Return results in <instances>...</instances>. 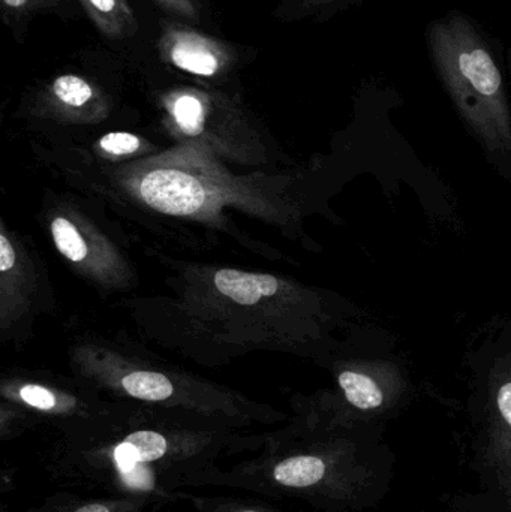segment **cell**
<instances>
[{
    "label": "cell",
    "instance_id": "7c38bea8",
    "mask_svg": "<svg viewBox=\"0 0 511 512\" xmlns=\"http://www.w3.org/2000/svg\"><path fill=\"white\" fill-rule=\"evenodd\" d=\"M101 147L111 155H128L137 152L140 140L135 135L126 132H111L101 138Z\"/></svg>",
    "mask_w": 511,
    "mask_h": 512
},
{
    "label": "cell",
    "instance_id": "ba28073f",
    "mask_svg": "<svg viewBox=\"0 0 511 512\" xmlns=\"http://www.w3.org/2000/svg\"><path fill=\"white\" fill-rule=\"evenodd\" d=\"M51 93L59 104L72 110H81L87 105L98 102V92L95 87L78 75H60L51 83Z\"/></svg>",
    "mask_w": 511,
    "mask_h": 512
},
{
    "label": "cell",
    "instance_id": "277c9868",
    "mask_svg": "<svg viewBox=\"0 0 511 512\" xmlns=\"http://www.w3.org/2000/svg\"><path fill=\"white\" fill-rule=\"evenodd\" d=\"M99 32L111 39L128 38L137 32V17L128 0H78Z\"/></svg>",
    "mask_w": 511,
    "mask_h": 512
},
{
    "label": "cell",
    "instance_id": "8992f818",
    "mask_svg": "<svg viewBox=\"0 0 511 512\" xmlns=\"http://www.w3.org/2000/svg\"><path fill=\"white\" fill-rule=\"evenodd\" d=\"M167 441L156 432H135L123 441L114 451L116 462L123 472L134 468L138 463L156 462L167 453Z\"/></svg>",
    "mask_w": 511,
    "mask_h": 512
},
{
    "label": "cell",
    "instance_id": "ffe728a7",
    "mask_svg": "<svg viewBox=\"0 0 511 512\" xmlns=\"http://www.w3.org/2000/svg\"><path fill=\"white\" fill-rule=\"evenodd\" d=\"M245 512H255V511H245Z\"/></svg>",
    "mask_w": 511,
    "mask_h": 512
},
{
    "label": "cell",
    "instance_id": "2e32d148",
    "mask_svg": "<svg viewBox=\"0 0 511 512\" xmlns=\"http://www.w3.org/2000/svg\"><path fill=\"white\" fill-rule=\"evenodd\" d=\"M497 403L504 420L511 426V381L506 382L498 391Z\"/></svg>",
    "mask_w": 511,
    "mask_h": 512
},
{
    "label": "cell",
    "instance_id": "7a4b0ae2",
    "mask_svg": "<svg viewBox=\"0 0 511 512\" xmlns=\"http://www.w3.org/2000/svg\"><path fill=\"white\" fill-rule=\"evenodd\" d=\"M158 51L168 65L198 77H216L236 62L231 45L176 23L162 24Z\"/></svg>",
    "mask_w": 511,
    "mask_h": 512
},
{
    "label": "cell",
    "instance_id": "8fae6325",
    "mask_svg": "<svg viewBox=\"0 0 511 512\" xmlns=\"http://www.w3.org/2000/svg\"><path fill=\"white\" fill-rule=\"evenodd\" d=\"M54 243L57 249L62 252L66 258L78 262L84 259L87 254L86 243L78 234L77 228L63 218H57L51 225Z\"/></svg>",
    "mask_w": 511,
    "mask_h": 512
},
{
    "label": "cell",
    "instance_id": "30bf717a",
    "mask_svg": "<svg viewBox=\"0 0 511 512\" xmlns=\"http://www.w3.org/2000/svg\"><path fill=\"white\" fill-rule=\"evenodd\" d=\"M122 385L129 396L149 402L168 399L174 391L170 379L156 372L129 373L123 378Z\"/></svg>",
    "mask_w": 511,
    "mask_h": 512
},
{
    "label": "cell",
    "instance_id": "6da1fadb",
    "mask_svg": "<svg viewBox=\"0 0 511 512\" xmlns=\"http://www.w3.org/2000/svg\"><path fill=\"white\" fill-rule=\"evenodd\" d=\"M426 44L461 119L492 152L511 155V108L494 50L473 18L447 12L426 30Z\"/></svg>",
    "mask_w": 511,
    "mask_h": 512
},
{
    "label": "cell",
    "instance_id": "52a82bcc",
    "mask_svg": "<svg viewBox=\"0 0 511 512\" xmlns=\"http://www.w3.org/2000/svg\"><path fill=\"white\" fill-rule=\"evenodd\" d=\"M324 474H326V465L323 460L314 456H299L279 463L273 472V477L282 486L303 489L323 480Z\"/></svg>",
    "mask_w": 511,
    "mask_h": 512
},
{
    "label": "cell",
    "instance_id": "5bb4252c",
    "mask_svg": "<svg viewBox=\"0 0 511 512\" xmlns=\"http://www.w3.org/2000/svg\"><path fill=\"white\" fill-rule=\"evenodd\" d=\"M20 397L27 405L42 409V411H48V409H53L56 406L53 393L45 390V388L38 387V385H26V387L21 388Z\"/></svg>",
    "mask_w": 511,
    "mask_h": 512
},
{
    "label": "cell",
    "instance_id": "4fadbf2b",
    "mask_svg": "<svg viewBox=\"0 0 511 512\" xmlns=\"http://www.w3.org/2000/svg\"><path fill=\"white\" fill-rule=\"evenodd\" d=\"M357 2L362 0H300L299 12L302 15L332 14Z\"/></svg>",
    "mask_w": 511,
    "mask_h": 512
},
{
    "label": "cell",
    "instance_id": "e0dca14e",
    "mask_svg": "<svg viewBox=\"0 0 511 512\" xmlns=\"http://www.w3.org/2000/svg\"><path fill=\"white\" fill-rule=\"evenodd\" d=\"M15 262L14 249L5 236H0V270H11Z\"/></svg>",
    "mask_w": 511,
    "mask_h": 512
},
{
    "label": "cell",
    "instance_id": "d6986e66",
    "mask_svg": "<svg viewBox=\"0 0 511 512\" xmlns=\"http://www.w3.org/2000/svg\"><path fill=\"white\" fill-rule=\"evenodd\" d=\"M74 512H110L105 505L101 504H92L87 505V507L80 508V510Z\"/></svg>",
    "mask_w": 511,
    "mask_h": 512
},
{
    "label": "cell",
    "instance_id": "5b68a950",
    "mask_svg": "<svg viewBox=\"0 0 511 512\" xmlns=\"http://www.w3.org/2000/svg\"><path fill=\"white\" fill-rule=\"evenodd\" d=\"M215 285L221 294L239 304H255L263 297L275 295L278 279L269 274L245 273L239 270H219L215 274Z\"/></svg>",
    "mask_w": 511,
    "mask_h": 512
},
{
    "label": "cell",
    "instance_id": "9a60e30c",
    "mask_svg": "<svg viewBox=\"0 0 511 512\" xmlns=\"http://www.w3.org/2000/svg\"><path fill=\"white\" fill-rule=\"evenodd\" d=\"M159 6L185 20L197 21L200 18L194 0H155Z\"/></svg>",
    "mask_w": 511,
    "mask_h": 512
},
{
    "label": "cell",
    "instance_id": "ac0fdd59",
    "mask_svg": "<svg viewBox=\"0 0 511 512\" xmlns=\"http://www.w3.org/2000/svg\"><path fill=\"white\" fill-rule=\"evenodd\" d=\"M2 2L6 9L21 11V9H27L29 6L36 5L39 0H2Z\"/></svg>",
    "mask_w": 511,
    "mask_h": 512
},
{
    "label": "cell",
    "instance_id": "9c48e42d",
    "mask_svg": "<svg viewBox=\"0 0 511 512\" xmlns=\"http://www.w3.org/2000/svg\"><path fill=\"white\" fill-rule=\"evenodd\" d=\"M339 385L344 390L345 397L356 408L375 409L381 406L384 397L374 379L356 372H342L339 375Z\"/></svg>",
    "mask_w": 511,
    "mask_h": 512
},
{
    "label": "cell",
    "instance_id": "3957f363",
    "mask_svg": "<svg viewBox=\"0 0 511 512\" xmlns=\"http://www.w3.org/2000/svg\"><path fill=\"white\" fill-rule=\"evenodd\" d=\"M144 201L165 215L186 216L203 206V186L195 177L176 170H156L141 182Z\"/></svg>",
    "mask_w": 511,
    "mask_h": 512
}]
</instances>
